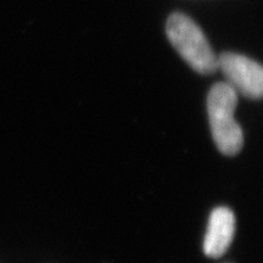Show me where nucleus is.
Instances as JSON below:
<instances>
[{"mask_svg": "<svg viewBox=\"0 0 263 263\" xmlns=\"http://www.w3.org/2000/svg\"><path fill=\"white\" fill-rule=\"evenodd\" d=\"M238 97L229 83L213 85L207 97V112L212 138L222 154L234 156L242 147V130L236 122L234 112Z\"/></svg>", "mask_w": 263, "mask_h": 263, "instance_id": "nucleus-1", "label": "nucleus"}, {"mask_svg": "<svg viewBox=\"0 0 263 263\" xmlns=\"http://www.w3.org/2000/svg\"><path fill=\"white\" fill-rule=\"evenodd\" d=\"M167 35L182 58L201 74H211L218 68L217 58L201 29L188 16L174 12L167 20Z\"/></svg>", "mask_w": 263, "mask_h": 263, "instance_id": "nucleus-2", "label": "nucleus"}, {"mask_svg": "<svg viewBox=\"0 0 263 263\" xmlns=\"http://www.w3.org/2000/svg\"><path fill=\"white\" fill-rule=\"evenodd\" d=\"M217 65L234 89L250 99L262 97L263 70L257 62L235 52H222L217 59Z\"/></svg>", "mask_w": 263, "mask_h": 263, "instance_id": "nucleus-3", "label": "nucleus"}, {"mask_svg": "<svg viewBox=\"0 0 263 263\" xmlns=\"http://www.w3.org/2000/svg\"><path fill=\"white\" fill-rule=\"evenodd\" d=\"M235 233V216L227 207H217L209 219L203 252L211 258H218L232 244Z\"/></svg>", "mask_w": 263, "mask_h": 263, "instance_id": "nucleus-4", "label": "nucleus"}]
</instances>
